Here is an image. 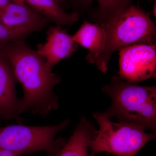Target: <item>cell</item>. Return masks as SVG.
<instances>
[{"instance_id": "cell-6", "label": "cell", "mask_w": 156, "mask_h": 156, "mask_svg": "<svg viewBox=\"0 0 156 156\" xmlns=\"http://www.w3.org/2000/svg\"><path fill=\"white\" fill-rule=\"evenodd\" d=\"M119 51L121 79L136 83L156 77V45H133Z\"/></svg>"}, {"instance_id": "cell-5", "label": "cell", "mask_w": 156, "mask_h": 156, "mask_svg": "<svg viewBox=\"0 0 156 156\" xmlns=\"http://www.w3.org/2000/svg\"><path fill=\"white\" fill-rule=\"evenodd\" d=\"M68 119L55 126H28L12 125L0 128V151H9L23 154L39 151L52 155L63 147L64 138L55 139L58 132L69 124Z\"/></svg>"}, {"instance_id": "cell-13", "label": "cell", "mask_w": 156, "mask_h": 156, "mask_svg": "<svg viewBox=\"0 0 156 156\" xmlns=\"http://www.w3.org/2000/svg\"><path fill=\"white\" fill-rule=\"evenodd\" d=\"M96 23L104 25L111 22L130 5L132 0H97Z\"/></svg>"}, {"instance_id": "cell-18", "label": "cell", "mask_w": 156, "mask_h": 156, "mask_svg": "<svg viewBox=\"0 0 156 156\" xmlns=\"http://www.w3.org/2000/svg\"><path fill=\"white\" fill-rule=\"evenodd\" d=\"M53 1H54L56 4H58V5H59L60 4H61L62 2V0H53Z\"/></svg>"}, {"instance_id": "cell-3", "label": "cell", "mask_w": 156, "mask_h": 156, "mask_svg": "<svg viewBox=\"0 0 156 156\" xmlns=\"http://www.w3.org/2000/svg\"><path fill=\"white\" fill-rule=\"evenodd\" d=\"M106 30V48L98 69L106 73L108 64L115 51L137 44L156 45V28L148 14L136 6L130 5L111 22Z\"/></svg>"}, {"instance_id": "cell-1", "label": "cell", "mask_w": 156, "mask_h": 156, "mask_svg": "<svg viewBox=\"0 0 156 156\" xmlns=\"http://www.w3.org/2000/svg\"><path fill=\"white\" fill-rule=\"evenodd\" d=\"M10 61L16 80L22 85L24 96L19 99L20 114L28 111L46 116L58 106L54 89L61 78L52 72L45 59L23 40L0 47Z\"/></svg>"}, {"instance_id": "cell-8", "label": "cell", "mask_w": 156, "mask_h": 156, "mask_svg": "<svg viewBox=\"0 0 156 156\" xmlns=\"http://www.w3.org/2000/svg\"><path fill=\"white\" fill-rule=\"evenodd\" d=\"M16 78L10 61L0 49V118L20 123L19 99L15 92Z\"/></svg>"}, {"instance_id": "cell-12", "label": "cell", "mask_w": 156, "mask_h": 156, "mask_svg": "<svg viewBox=\"0 0 156 156\" xmlns=\"http://www.w3.org/2000/svg\"><path fill=\"white\" fill-rule=\"evenodd\" d=\"M25 3L57 25H71L79 20L80 12L66 13L53 0H25Z\"/></svg>"}, {"instance_id": "cell-16", "label": "cell", "mask_w": 156, "mask_h": 156, "mask_svg": "<svg viewBox=\"0 0 156 156\" xmlns=\"http://www.w3.org/2000/svg\"><path fill=\"white\" fill-rule=\"evenodd\" d=\"M23 154L9 151H0V156H20Z\"/></svg>"}, {"instance_id": "cell-17", "label": "cell", "mask_w": 156, "mask_h": 156, "mask_svg": "<svg viewBox=\"0 0 156 156\" xmlns=\"http://www.w3.org/2000/svg\"><path fill=\"white\" fill-rule=\"evenodd\" d=\"M12 2L23 4L25 3V0H10Z\"/></svg>"}, {"instance_id": "cell-9", "label": "cell", "mask_w": 156, "mask_h": 156, "mask_svg": "<svg viewBox=\"0 0 156 156\" xmlns=\"http://www.w3.org/2000/svg\"><path fill=\"white\" fill-rule=\"evenodd\" d=\"M72 36L77 44L89 50L86 60L97 67L106 48L107 34L105 27L84 20L80 27Z\"/></svg>"}, {"instance_id": "cell-10", "label": "cell", "mask_w": 156, "mask_h": 156, "mask_svg": "<svg viewBox=\"0 0 156 156\" xmlns=\"http://www.w3.org/2000/svg\"><path fill=\"white\" fill-rule=\"evenodd\" d=\"M50 20L24 4L12 2L0 9V23L10 27L41 30Z\"/></svg>"}, {"instance_id": "cell-19", "label": "cell", "mask_w": 156, "mask_h": 156, "mask_svg": "<svg viewBox=\"0 0 156 156\" xmlns=\"http://www.w3.org/2000/svg\"><path fill=\"white\" fill-rule=\"evenodd\" d=\"M154 16L156 17V2H155V5H154L153 11Z\"/></svg>"}, {"instance_id": "cell-15", "label": "cell", "mask_w": 156, "mask_h": 156, "mask_svg": "<svg viewBox=\"0 0 156 156\" xmlns=\"http://www.w3.org/2000/svg\"><path fill=\"white\" fill-rule=\"evenodd\" d=\"M74 2L81 8L83 9H88L93 2V0H73Z\"/></svg>"}, {"instance_id": "cell-14", "label": "cell", "mask_w": 156, "mask_h": 156, "mask_svg": "<svg viewBox=\"0 0 156 156\" xmlns=\"http://www.w3.org/2000/svg\"><path fill=\"white\" fill-rule=\"evenodd\" d=\"M34 31L32 29L10 27L0 23V47L11 42L23 40Z\"/></svg>"}, {"instance_id": "cell-7", "label": "cell", "mask_w": 156, "mask_h": 156, "mask_svg": "<svg viewBox=\"0 0 156 156\" xmlns=\"http://www.w3.org/2000/svg\"><path fill=\"white\" fill-rule=\"evenodd\" d=\"M78 48L72 36L60 26L57 25L49 29L47 41L38 45L37 52L52 69L62 60L70 57Z\"/></svg>"}, {"instance_id": "cell-4", "label": "cell", "mask_w": 156, "mask_h": 156, "mask_svg": "<svg viewBox=\"0 0 156 156\" xmlns=\"http://www.w3.org/2000/svg\"><path fill=\"white\" fill-rule=\"evenodd\" d=\"M93 117L99 127L90 144V156L105 152L116 156H135L156 133H147L142 126L112 122L104 113L95 112Z\"/></svg>"}, {"instance_id": "cell-2", "label": "cell", "mask_w": 156, "mask_h": 156, "mask_svg": "<svg viewBox=\"0 0 156 156\" xmlns=\"http://www.w3.org/2000/svg\"><path fill=\"white\" fill-rule=\"evenodd\" d=\"M101 90L112 102L104 112L108 117L142 126L156 133V86H139L116 76L112 77L110 83Z\"/></svg>"}, {"instance_id": "cell-11", "label": "cell", "mask_w": 156, "mask_h": 156, "mask_svg": "<svg viewBox=\"0 0 156 156\" xmlns=\"http://www.w3.org/2000/svg\"><path fill=\"white\" fill-rule=\"evenodd\" d=\"M97 131L92 122L83 118L63 147L54 154L47 156H90L89 147Z\"/></svg>"}]
</instances>
